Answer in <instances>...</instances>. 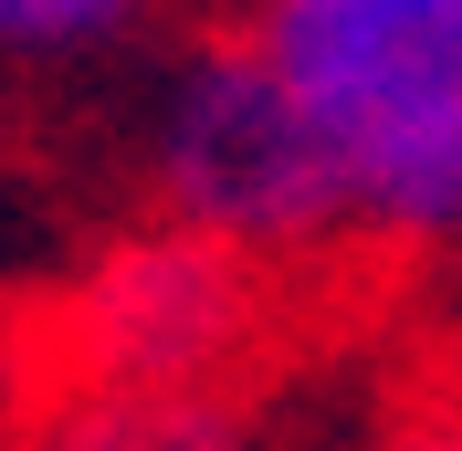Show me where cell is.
Returning a JSON list of instances; mask_svg holds the SVG:
<instances>
[{
	"instance_id": "obj_1",
	"label": "cell",
	"mask_w": 462,
	"mask_h": 451,
	"mask_svg": "<svg viewBox=\"0 0 462 451\" xmlns=\"http://www.w3.org/2000/svg\"><path fill=\"white\" fill-rule=\"evenodd\" d=\"M242 42L326 137L346 242L462 262V0H242Z\"/></svg>"
},
{
	"instance_id": "obj_2",
	"label": "cell",
	"mask_w": 462,
	"mask_h": 451,
	"mask_svg": "<svg viewBox=\"0 0 462 451\" xmlns=\"http://www.w3.org/2000/svg\"><path fill=\"white\" fill-rule=\"evenodd\" d=\"M137 179L147 221H179L200 242H231L253 262H316L346 242V189L284 74L231 32H189L137 115Z\"/></svg>"
},
{
	"instance_id": "obj_3",
	"label": "cell",
	"mask_w": 462,
	"mask_h": 451,
	"mask_svg": "<svg viewBox=\"0 0 462 451\" xmlns=\"http://www.w3.org/2000/svg\"><path fill=\"white\" fill-rule=\"evenodd\" d=\"M273 262L200 242L179 221L106 231L74 273L32 305L22 346L42 399L74 389H242L273 346Z\"/></svg>"
},
{
	"instance_id": "obj_4",
	"label": "cell",
	"mask_w": 462,
	"mask_h": 451,
	"mask_svg": "<svg viewBox=\"0 0 462 451\" xmlns=\"http://www.w3.org/2000/svg\"><path fill=\"white\" fill-rule=\"evenodd\" d=\"M32 451H253L242 389H74L42 399Z\"/></svg>"
},
{
	"instance_id": "obj_5",
	"label": "cell",
	"mask_w": 462,
	"mask_h": 451,
	"mask_svg": "<svg viewBox=\"0 0 462 451\" xmlns=\"http://www.w3.org/2000/svg\"><path fill=\"white\" fill-rule=\"evenodd\" d=\"M158 0H0V63L22 74H63V63H95L116 42H137Z\"/></svg>"
},
{
	"instance_id": "obj_6",
	"label": "cell",
	"mask_w": 462,
	"mask_h": 451,
	"mask_svg": "<svg viewBox=\"0 0 462 451\" xmlns=\"http://www.w3.org/2000/svg\"><path fill=\"white\" fill-rule=\"evenodd\" d=\"M389 451H462V399H441V410H420L410 430H389Z\"/></svg>"
},
{
	"instance_id": "obj_7",
	"label": "cell",
	"mask_w": 462,
	"mask_h": 451,
	"mask_svg": "<svg viewBox=\"0 0 462 451\" xmlns=\"http://www.w3.org/2000/svg\"><path fill=\"white\" fill-rule=\"evenodd\" d=\"M22 231H32V199H22V179H11V158H0V283L22 262Z\"/></svg>"
}]
</instances>
